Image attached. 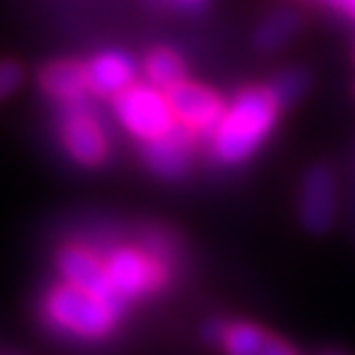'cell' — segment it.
Instances as JSON below:
<instances>
[{
	"instance_id": "obj_1",
	"label": "cell",
	"mask_w": 355,
	"mask_h": 355,
	"mask_svg": "<svg viewBox=\"0 0 355 355\" xmlns=\"http://www.w3.org/2000/svg\"><path fill=\"white\" fill-rule=\"evenodd\" d=\"M277 102L268 90H245L224 111L212 132V153L224 164H240L263 144L277 120Z\"/></svg>"
},
{
	"instance_id": "obj_2",
	"label": "cell",
	"mask_w": 355,
	"mask_h": 355,
	"mask_svg": "<svg viewBox=\"0 0 355 355\" xmlns=\"http://www.w3.org/2000/svg\"><path fill=\"white\" fill-rule=\"evenodd\" d=\"M44 314L53 328L62 332L81 339H99L113 330L123 307L72 284H60L49 293Z\"/></svg>"
},
{
	"instance_id": "obj_3",
	"label": "cell",
	"mask_w": 355,
	"mask_h": 355,
	"mask_svg": "<svg viewBox=\"0 0 355 355\" xmlns=\"http://www.w3.org/2000/svg\"><path fill=\"white\" fill-rule=\"evenodd\" d=\"M116 116L134 137L153 141L173 125V109L157 86H130L116 95Z\"/></svg>"
},
{
	"instance_id": "obj_4",
	"label": "cell",
	"mask_w": 355,
	"mask_h": 355,
	"mask_svg": "<svg viewBox=\"0 0 355 355\" xmlns=\"http://www.w3.org/2000/svg\"><path fill=\"white\" fill-rule=\"evenodd\" d=\"M104 263L106 270H109L113 288L118 291V295L123 300L155 293L164 284V266H162V261L139 250L120 247V250L109 254V259Z\"/></svg>"
},
{
	"instance_id": "obj_5",
	"label": "cell",
	"mask_w": 355,
	"mask_h": 355,
	"mask_svg": "<svg viewBox=\"0 0 355 355\" xmlns=\"http://www.w3.org/2000/svg\"><path fill=\"white\" fill-rule=\"evenodd\" d=\"M58 270L67 279V284H72V286H79L92 295H99L113 304L125 307V300L118 295V291L113 288L106 263H102V261H99L92 252H88L86 247L69 245L65 250H60Z\"/></svg>"
},
{
	"instance_id": "obj_6",
	"label": "cell",
	"mask_w": 355,
	"mask_h": 355,
	"mask_svg": "<svg viewBox=\"0 0 355 355\" xmlns=\"http://www.w3.org/2000/svg\"><path fill=\"white\" fill-rule=\"evenodd\" d=\"M166 97L173 109V116L191 130L215 132L224 116V106L219 97L212 95L208 88L196 86V83H175L166 90Z\"/></svg>"
},
{
	"instance_id": "obj_7",
	"label": "cell",
	"mask_w": 355,
	"mask_h": 355,
	"mask_svg": "<svg viewBox=\"0 0 355 355\" xmlns=\"http://www.w3.org/2000/svg\"><path fill=\"white\" fill-rule=\"evenodd\" d=\"M69 104H72V109L65 113V120H62V139H65V146L76 162L95 166L106 157L104 134L99 130L97 120L83 109L81 99Z\"/></svg>"
},
{
	"instance_id": "obj_8",
	"label": "cell",
	"mask_w": 355,
	"mask_h": 355,
	"mask_svg": "<svg viewBox=\"0 0 355 355\" xmlns=\"http://www.w3.org/2000/svg\"><path fill=\"white\" fill-rule=\"evenodd\" d=\"M335 178L325 166L311 168L304 178L300 196V217L304 226L314 233L328 231L335 219Z\"/></svg>"
},
{
	"instance_id": "obj_9",
	"label": "cell",
	"mask_w": 355,
	"mask_h": 355,
	"mask_svg": "<svg viewBox=\"0 0 355 355\" xmlns=\"http://www.w3.org/2000/svg\"><path fill=\"white\" fill-rule=\"evenodd\" d=\"M191 155V134L187 130L171 127L162 137L146 141V164L162 178H180L187 171Z\"/></svg>"
},
{
	"instance_id": "obj_10",
	"label": "cell",
	"mask_w": 355,
	"mask_h": 355,
	"mask_svg": "<svg viewBox=\"0 0 355 355\" xmlns=\"http://www.w3.org/2000/svg\"><path fill=\"white\" fill-rule=\"evenodd\" d=\"M86 69L90 88L99 92V95H120V92L132 86L134 74H137L134 60L120 51L97 55Z\"/></svg>"
},
{
	"instance_id": "obj_11",
	"label": "cell",
	"mask_w": 355,
	"mask_h": 355,
	"mask_svg": "<svg viewBox=\"0 0 355 355\" xmlns=\"http://www.w3.org/2000/svg\"><path fill=\"white\" fill-rule=\"evenodd\" d=\"M40 81L46 92L65 99V102H76L90 88L88 69L79 62H53V65L44 67Z\"/></svg>"
},
{
	"instance_id": "obj_12",
	"label": "cell",
	"mask_w": 355,
	"mask_h": 355,
	"mask_svg": "<svg viewBox=\"0 0 355 355\" xmlns=\"http://www.w3.org/2000/svg\"><path fill=\"white\" fill-rule=\"evenodd\" d=\"M300 28V17L293 10H279L275 12L268 21H263V26L259 28L257 33V44L263 49V51H272V49H279L282 44L293 37Z\"/></svg>"
},
{
	"instance_id": "obj_13",
	"label": "cell",
	"mask_w": 355,
	"mask_h": 355,
	"mask_svg": "<svg viewBox=\"0 0 355 355\" xmlns=\"http://www.w3.org/2000/svg\"><path fill=\"white\" fill-rule=\"evenodd\" d=\"M268 339V332L252 323H231L224 325L222 344L229 355H259Z\"/></svg>"
},
{
	"instance_id": "obj_14",
	"label": "cell",
	"mask_w": 355,
	"mask_h": 355,
	"mask_svg": "<svg viewBox=\"0 0 355 355\" xmlns=\"http://www.w3.org/2000/svg\"><path fill=\"white\" fill-rule=\"evenodd\" d=\"M146 74L150 79L153 86L157 88H171L175 83L182 81L184 76V65L180 60V55L168 51V49H157L148 55L146 60Z\"/></svg>"
},
{
	"instance_id": "obj_15",
	"label": "cell",
	"mask_w": 355,
	"mask_h": 355,
	"mask_svg": "<svg viewBox=\"0 0 355 355\" xmlns=\"http://www.w3.org/2000/svg\"><path fill=\"white\" fill-rule=\"evenodd\" d=\"M304 88H307V76L302 72H284L277 79L270 83L268 92L272 95V99L277 102V106H291L297 97L302 95Z\"/></svg>"
},
{
	"instance_id": "obj_16",
	"label": "cell",
	"mask_w": 355,
	"mask_h": 355,
	"mask_svg": "<svg viewBox=\"0 0 355 355\" xmlns=\"http://www.w3.org/2000/svg\"><path fill=\"white\" fill-rule=\"evenodd\" d=\"M19 83H21V67L17 62H10V60L0 62V99L10 95Z\"/></svg>"
},
{
	"instance_id": "obj_17",
	"label": "cell",
	"mask_w": 355,
	"mask_h": 355,
	"mask_svg": "<svg viewBox=\"0 0 355 355\" xmlns=\"http://www.w3.org/2000/svg\"><path fill=\"white\" fill-rule=\"evenodd\" d=\"M259 355H295V351L291 349L286 342H282V339H277L272 335H268L263 349L259 351Z\"/></svg>"
},
{
	"instance_id": "obj_18",
	"label": "cell",
	"mask_w": 355,
	"mask_h": 355,
	"mask_svg": "<svg viewBox=\"0 0 355 355\" xmlns=\"http://www.w3.org/2000/svg\"><path fill=\"white\" fill-rule=\"evenodd\" d=\"M328 3L339 7V10L346 12V14H351V17L355 19V0H328Z\"/></svg>"
},
{
	"instance_id": "obj_19",
	"label": "cell",
	"mask_w": 355,
	"mask_h": 355,
	"mask_svg": "<svg viewBox=\"0 0 355 355\" xmlns=\"http://www.w3.org/2000/svg\"><path fill=\"white\" fill-rule=\"evenodd\" d=\"M180 3H184V5H196V3H201V0H180Z\"/></svg>"
},
{
	"instance_id": "obj_20",
	"label": "cell",
	"mask_w": 355,
	"mask_h": 355,
	"mask_svg": "<svg viewBox=\"0 0 355 355\" xmlns=\"http://www.w3.org/2000/svg\"><path fill=\"white\" fill-rule=\"evenodd\" d=\"M325 355H339V353H325Z\"/></svg>"
}]
</instances>
